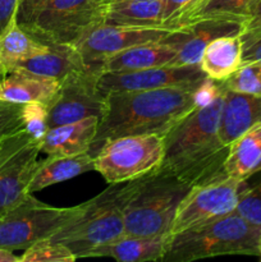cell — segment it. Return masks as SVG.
I'll list each match as a JSON object with an SVG mask.
<instances>
[{"instance_id": "obj_6", "label": "cell", "mask_w": 261, "mask_h": 262, "mask_svg": "<svg viewBox=\"0 0 261 262\" xmlns=\"http://www.w3.org/2000/svg\"><path fill=\"white\" fill-rule=\"evenodd\" d=\"M107 4L109 0H49L20 27L46 45H74L105 22Z\"/></svg>"}, {"instance_id": "obj_26", "label": "cell", "mask_w": 261, "mask_h": 262, "mask_svg": "<svg viewBox=\"0 0 261 262\" xmlns=\"http://www.w3.org/2000/svg\"><path fill=\"white\" fill-rule=\"evenodd\" d=\"M258 0H205L182 22L181 28L197 20L222 19L245 23L252 14Z\"/></svg>"}, {"instance_id": "obj_33", "label": "cell", "mask_w": 261, "mask_h": 262, "mask_svg": "<svg viewBox=\"0 0 261 262\" xmlns=\"http://www.w3.org/2000/svg\"><path fill=\"white\" fill-rule=\"evenodd\" d=\"M240 36L242 40L243 49L261 37V0H258L252 14L242 25Z\"/></svg>"}, {"instance_id": "obj_7", "label": "cell", "mask_w": 261, "mask_h": 262, "mask_svg": "<svg viewBox=\"0 0 261 262\" xmlns=\"http://www.w3.org/2000/svg\"><path fill=\"white\" fill-rule=\"evenodd\" d=\"M163 156V136L155 133L122 136L100 146L94 156V169L110 186H117L158 169Z\"/></svg>"}, {"instance_id": "obj_18", "label": "cell", "mask_w": 261, "mask_h": 262, "mask_svg": "<svg viewBox=\"0 0 261 262\" xmlns=\"http://www.w3.org/2000/svg\"><path fill=\"white\" fill-rule=\"evenodd\" d=\"M177 50L163 40L140 43L110 56L100 64V72H128L169 66Z\"/></svg>"}, {"instance_id": "obj_14", "label": "cell", "mask_w": 261, "mask_h": 262, "mask_svg": "<svg viewBox=\"0 0 261 262\" xmlns=\"http://www.w3.org/2000/svg\"><path fill=\"white\" fill-rule=\"evenodd\" d=\"M242 23L233 20H197L181 30L171 31L163 38L177 50L174 60L169 66H196L201 60L206 46L222 36L240 35Z\"/></svg>"}, {"instance_id": "obj_4", "label": "cell", "mask_w": 261, "mask_h": 262, "mask_svg": "<svg viewBox=\"0 0 261 262\" xmlns=\"http://www.w3.org/2000/svg\"><path fill=\"white\" fill-rule=\"evenodd\" d=\"M261 227L233 211L216 220L171 234L163 261L188 262L225 255L258 256Z\"/></svg>"}, {"instance_id": "obj_20", "label": "cell", "mask_w": 261, "mask_h": 262, "mask_svg": "<svg viewBox=\"0 0 261 262\" xmlns=\"http://www.w3.org/2000/svg\"><path fill=\"white\" fill-rule=\"evenodd\" d=\"M49 48L20 27L15 13L0 33V78L14 72L22 61L45 53Z\"/></svg>"}, {"instance_id": "obj_23", "label": "cell", "mask_w": 261, "mask_h": 262, "mask_svg": "<svg viewBox=\"0 0 261 262\" xmlns=\"http://www.w3.org/2000/svg\"><path fill=\"white\" fill-rule=\"evenodd\" d=\"M243 45L240 35L222 36L205 49L199 66L207 78L223 82L243 63Z\"/></svg>"}, {"instance_id": "obj_9", "label": "cell", "mask_w": 261, "mask_h": 262, "mask_svg": "<svg viewBox=\"0 0 261 262\" xmlns=\"http://www.w3.org/2000/svg\"><path fill=\"white\" fill-rule=\"evenodd\" d=\"M71 207H54L28 193L19 204L0 215V248L26 250L48 238L68 216Z\"/></svg>"}, {"instance_id": "obj_16", "label": "cell", "mask_w": 261, "mask_h": 262, "mask_svg": "<svg viewBox=\"0 0 261 262\" xmlns=\"http://www.w3.org/2000/svg\"><path fill=\"white\" fill-rule=\"evenodd\" d=\"M171 234H124L113 242L95 248L89 257H112L120 262L163 261Z\"/></svg>"}, {"instance_id": "obj_32", "label": "cell", "mask_w": 261, "mask_h": 262, "mask_svg": "<svg viewBox=\"0 0 261 262\" xmlns=\"http://www.w3.org/2000/svg\"><path fill=\"white\" fill-rule=\"evenodd\" d=\"M235 212L251 224L261 227V179L253 186H248L238 202Z\"/></svg>"}, {"instance_id": "obj_19", "label": "cell", "mask_w": 261, "mask_h": 262, "mask_svg": "<svg viewBox=\"0 0 261 262\" xmlns=\"http://www.w3.org/2000/svg\"><path fill=\"white\" fill-rule=\"evenodd\" d=\"M48 51L22 61L14 72L61 81L76 71L87 68L76 48L72 45H49ZM13 73V72H12Z\"/></svg>"}, {"instance_id": "obj_36", "label": "cell", "mask_w": 261, "mask_h": 262, "mask_svg": "<svg viewBox=\"0 0 261 262\" xmlns=\"http://www.w3.org/2000/svg\"><path fill=\"white\" fill-rule=\"evenodd\" d=\"M243 61L261 60V37L243 49Z\"/></svg>"}, {"instance_id": "obj_10", "label": "cell", "mask_w": 261, "mask_h": 262, "mask_svg": "<svg viewBox=\"0 0 261 262\" xmlns=\"http://www.w3.org/2000/svg\"><path fill=\"white\" fill-rule=\"evenodd\" d=\"M100 73L99 69L87 67L61 79L55 97L48 105L49 128L89 117H102L106 95L97 87Z\"/></svg>"}, {"instance_id": "obj_2", "label": "cell", "mask_w": 261, "mask_h": 262, "mask_svg": "<svg viewBox=\"0 0 261 262\" xmlns=\"http://www.w3.org/2000/svg\"><path fill=\"white\" fill-rule=\"evenodd\" d=\"M224 92L222 82L207 101L197 105L163 136L164 156L159 168L192 187L225 176L229 147L223 145L217 133Z\"/></svg>"}, {"instance_id": "obj_30", "label": "cell", "mask_w": 261, "mask_h": 262, "mask_svg": "<svg viewBox=\"0 0 261 262\" xmlns=\"http://www.w3.org/2000/svg\"><path fill=\"white\" fill-rule=\"evenodd\" d=\"M22 107L23 104L0 100V143L25 130Z\"/></svg>"}, {"instance_id": "obj_11", "label": "cell", "mask_w": 261, "mask_h": 262, "mask_svg": "<svg viewBox=\"0 0 261 262\" xmlns=\"http://www.w3.org/2000/svg\"><path fill=\"white\" fill-rule=\"evenodd\" d=\"M41 145L26 130L0 143V215L19 204L38 163Z\"/></svg>"}, {"instance_id": "obj_31", "label": "cell", "mask_w": 261, "mask_h": 262, "mask_svg": "<svg viewBox=\"0 0 261 262\" xmlns=\"http://www.w3.org/2000/svg\"><path fill=\"white\" fill-rule=\"evenodd\" d=\"M205 0H164L163 27L181 30L182 22Z\"/></svg>"}, {"instance_id": "obj_8", "label": "cell", "mask_w": 261, "mask_h": 262, "mask_svg": "<svg viewBox=\"0 0 261 262\" xmlns=\"http://www.w3.org/2000/svg\"><path fill=\"white\" fill-rule=\"evenodd\" d=\"M247 188V181L228 176L191 187L179 204L170 233L177 234L235 211Z\"/></svg>"}, {"instance_id": "obj_37", "label": "cell", "mask_w": 261, "mask_h": 262, "mask_svg": "<svg viewBox=\"0 0 261 262\" xmlns=\"http://www.w3.org/2000/svg\"><path fill=\"white\" fill-rule=\"evenodd\" d=\"M0 262H20V257L15 256L13 251L0 248Z\"/></svg>"}, {"instance_id": "obj_13", "label": "cell", "mask_w": 261, "mask_h": 262, "mask_svg": "<svg viewBox=\"0 0 261 262\" xmlns=\"http://www.w3.org/2000/svg\"><path fill=\"white\" fill-rule=\"evenodd\" d=\"M207 78L196 66H163L128 72H102L97 79L101 94L166 89L197 84Z\"/></svg>"}, {"instance_id": "obj_1", "label": "cell", "mask_w": 261, "mask_h": 262, "mask_svg": "<svg viewBox=\"0 0 261 262\" xmlns=\"http://www.w3.org/2000/svg\"><path fill=\"white\" fill-rule=\"evenodd\" d=\"M220 83L206 78L191 86L107 94L90 152L95 156L102 143L122 136H164L197 105L207 101Z\"/></svg>"}, {"instance_id": "obj_34", "label": "cell", "mask_w": 261, "mask_h": 262, "mask_svg": "<svg viewBox=\"0 0 261 262\" xmlns=\"http://www.w3.org/2000/svg\"><path fill=\"white\" fill-rule=\"evenodd\" d=\"M48 2L49 0H19L17 9V20L19 26L30 22Z\"/></svg>"}, {"instance_id": "obj_24", "label": "cell", "mask_w": 261, "mask_h": 262, "mask_svg": "<svg viewBox=\"0 0 261 262\" xmlns=\"http://www.w3.org/2000/svg\"><path fill=\"white\" fill-rule=\"evenodd\" d=\"M163 5L164 0H109L104 23L124 27L161 28Z\"/></svg>"}, {"instance_id": "obj_5", "label": "cell", "mask_w": 261, "mask_h": 262, "mask_svg": "<svg viewBox=\"0 0 261 262\" xmlns=\"http://www.w3.org/2000/svg\"><path fill=\"white\" fill-rule=\"evenodd\" d=\"M124 234L120 188L113 184L84 204L71 207L66 220L49 238L67 246L77 258H83Z\"/></svg>"}, {"instance_id": "obj_22", "label": "cell", "mask_w": 261, "mask_h": 262, "mask_svg": "<svg viewBox=\"0 0 261 262\" xmlns=\"http://www.w3.org/2000/svg\"><path fill=\"white\" fill-rule=\"evenodd\" d=\"M60 87V81L33 76L23 72H13L0 78V100L17 104L42 102L49 105Z\"/></svg>"}, {"instance_id": "obj_35", "label": "cell", "mask_w": 261, "mask_h": 262, "mask_svg": "<svg viewBox=\"0 0 261 262\" xmlns=\"http://www.w3.org/2000/svg\"><path fill=\"white\" fill-rule=\"evenodd\" d=\"M19 0H0V33L17 13Z\"/></svg>"}, {"instance_id": "obj_25", "label": "cell", "mask_w": 261, "mask_h": 262, "mask_svg": "<svg viewBox=\"0 0 261 262\" xmlns=\"http://www.w3.org/2000/svg\"><path fill=\"white\" fill-rule=\"evenodd\" d=\"M261 171V123L230 143L224 161V173L230 178L247 181Z\"/></svg>"}, {"instance_id": "obj_29", "label": "cell", "mask_w": 261, "mask_h": 262, "mask_svg": "<svg viewBox=\"0 0 261 262\" xmlns=\"http://www.w3.org/2000/svg\"><path fill=\"white\" fill-rule=\"evenodd\" d=\"M22 117L26 132L33 140L41 142L49 129L48 105L37 101L26 102L22 107Z\"/></svg>"}, {"instance_id": "obj_21", "label": "cell", "mask_w": 261, "mask_h": 262, "mask_svg": "<svg viewBox=\"0 0 261 262\" xmlns=\"http://www.w3.org/2000/svg\"><path fill=\"white\" fill-rule=\"evenodd\" d=\"M95 170L94 155L90 151L77 155H54L40 161L28 186V192H38L53 184Z\"/></svg>"}, {"instance_id": "obj_17", "label": "cell", "mask_w": 261, "mask_h": 262, "mask_svg": "<svg viewBox=\"0 0 261 262\" xmlns=\"http://www.w3.org/2000/svg\"><path fill=\"white\" fill-rule=\"evenodd\" d=\"M99 119V117H89L73 123L49 128L40 142L41 152L48 156L87 152L96 136Z\"/></svg>"}, {"instance_id": "obj_3", "label": "cell", "mask_w": 261, "mask_h": 262, "mask_svg": "<svg viewBox=\"0 0 261 262\" xmlns=\"http://www.w3.org/2000/svg\"><path fill=\"white\" fill-rule=\"evenodd\" d=\"M191 187L161 168L127 182L120 187L125 234H169L179 204Z\"/></svg>"}, {"instance_id": "obj_12", "label": "cell", "mask_w": 261, "mask_h": 262, "mask_svg": "<svg viewBox=\"0 0 261 262\" xmlns=\"http://www.w3.org/2000/svg\"><path fill=\"white\" fill-rule=\"evenodd\" d=\"M171 31L176 30L124 27L100 23L72 46L76 48L87 66L99 69L100 64L110 56L140 43L163 40Z\"/></svg>"}, {"instance_id": "obj_38", "label": "cell", "mask_w": 261, "mask_h": 262, "mask_svg": "<svg viewBox=\"0 0 261 262\" xmlns=\"http://www.w3.org/2000/svg\"><path fill=\"white\" fill-rule=\"evenodd\" d=\"M258 256H260V258H261V245H260V252H258Z\"/></svg>"}, {"instance_id": "obj_15", "label": "cell", "mask_w": 261, "mask_h": 262, "mask_svg": "<svg viewBox=\"0 0 261 262\" xmlns=\"http://www.w3.org/2000/svg\"><path fill=\"white\" fill-rule=\"evenodd\" d=\"M258 123H261V97L225 89L217 129L223 145L229 147Z\"/></svg>"}, {"instance_id": "obj_27", "label": "cell", "mask_w": 261, "mask_h": 262, "mask_svg": "<svg viewBox=\"0 0 261 262\" xmlns=\"http://www.w3.org/2000/svg\"><path fill=\"white\" fill-rule=\"evenodd\" d=\"M77 257L63 243L42 238L26 248L20 262H73Z\"/></svg>"}, {"instance_id": "obj_28", "label": "cell", "mask_w": 261, "mask_h": 262, "mask_svg": "<svg viewBox=\"0 0 261 262\" xmlns=\"http://www.w3.org/2000/svg\"><path fill=\"white\" fill-rule=\"evenodd\" d=\"M223 83L227 90L261 97V60L243 61Z\"/></svg>"}]
</instances>
